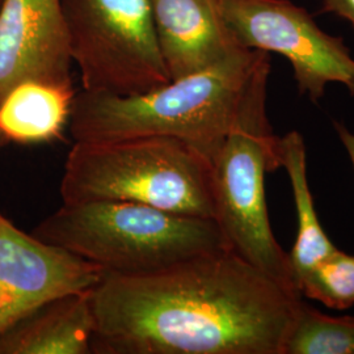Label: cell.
<instances>
[{
    "mask_svg": "<svg viewBox=\"0 0 354 354\" xmlns=\"http://www.w3.org/2000/svg\"><path fill=\"white\" fill-rule=\"evenodd\" d=\"M301 294L230 250L92 289V354H283Z\"/></svg>",
    "mask_w": 354,
    "mask_h": 354,
    "instance_id": "cell-1",
    "label": "cell"
},
{
    "mask_svg": "<svg viewBox=\"0 0 354 354\" xmlns=\"http://www.w3.org/2000/svg\"><path fill=\"white\" fill-rule=\"evenodd\" d=\"M263 50L239 48L225 59L130 96L76 92L68 131L74 142L169 137L213 162L260 67Z\"/></svg>",
    "mask_w": 354,
    "mask_h": 354,
    "instance_id": "cell-2",
    "label": "cell"
},
{
    "mask_svg": "<svg viewBox=\"0 0 354 354\" xmlns=\"http://www.w3.org/2000/svg\"><path fill=\"white\" fill-rule=\"evenodd\" d=\"M59 194L62 203L118 201L214 216L210 160L169 137L74 142Z\"/></svg>",
    "mask_w": 354,
    "mask_h": 354,
    "instance_id": "cell-3",
    "label": "cell"
},
{
    "mask_svg": "<svg viewBox=\"0 0 354 354\" xmlns=\"http://www.w3.org/2000/svg\"><path fill=\"white\" fill-rule=\"evenodd\" d=\"M32 234L105 274L146 273L227 248L213 218L118 201L62 203Z\"/></svg>",
    "mask_w": 354,
    "mask_h": 354,
    "instance_id": "cell-4",
    "label": "cell"
},
{
    "mask_svg": "<svg viewBox=\"0 0 354 354\" xmlns=\"http://www.w3.org/2000/svg\"><path fill=\"white\" fill-rule=\"evenodd\" d=\"M269 75L270 59L257 71L212 162L213 219L231 252L299 294L291 277L289 254L273 235L266 207V175L281 167L279 137L266 115Z\"/></svg>",
    "mask_w": 354,
    "mask_h": 354,
    "instance_id": "cell-5",
    "label": "cell"
},
{
    "mask_svg": "<svg viewBox=\"0 0 354 354\" xmlns=\"http://www.w3.org/2000/svg\"><path fill=\"white\" fill-rule=\"evenodd\" d=\"M82 89L137 95L171 82L155 33L151 0H61Z\"/></svg>",
    "mask_w": 354,
    "mask_h": 354,
    "instance_id": "cell-6",
    "label": "cell"
},
{
    "mask_svg": "<svg viewBox=\"0 0 354 354\" xmlns=\"http://www.w3.org/2000/svg\"><path fill=\"white\" fill-rule=\"evenodd\" d=\"M221 16L244 49L277 53L290 62L301 95L317 102L329 83L354 96V59L342 37L320 29L290 0H218Z\"/></svg>",
    "mask_w": 354,
    "mask_h": 354,
    "instance_id": "cell-7",
    "label": "cell"
},
{
    "mask_svg": "<svg viewBox=\"0 0 354 354\" xmlns=\"http://www.w3.org/2000/svg\"><path fill=\"white\" fill-rule=\"evenodd\" d=\"M102 268L16 227L0 210V337L53 298L93 289Z\"/></svg>",
    "mask_w": 354,
    "mask_h": 354,
    "instance_id": "cell-8",
    "label": "cell"
},
{
    "mask_svg": "<svg viewBox=\"0 0 354 354\" xmlns=\"http://www.w3.org/2000/svg\"><path fill=\"white\" fill-rule=\"evenodd\" d=\"M61 0H0V100L16 84H73Z\"/></svg>",
    "mask_w": 354,
    "mask_h": 354,
    "instance_id": "cell-9",
    "label": "cell"
},
{
    "mask_svg": "<svg viewBox=\"0 0 354 354\" xmlns=\"http://www.w3.org/2000/svg\"><path fill=\"white\" fill-rule=\"evenodd\" d=\"M158 45L171 80L225 59L241 46L228 32L218 0H151Z\"/></svg>",
    "mask_w": 354,
    "mask_h": 354,
    "instance_id": "cell-10",
    "label": "cell"
},
{
    "mask_svg": "<svg viewBox=\"0 0 354 354\" xmlns=\"http://www.w3.org/2000/svg\"><path fill=\"white\" fill-rule=\"evenodd\" d=\"M95 311L91 290L38 306L0 337V354H92Z\"/></svg>",
    "mask_w": 354,
    "mask_h": 354,
    "instance_id": "cell-11",
    "label": "cell"
},
{
    "mask_svg": "<svg viewBox=\"0 0 354 354\" xmlns=\"http://www.w3.org/2000/svg\"><path fill=\"white\" fill-rule=\"evenodd\" d=\"M74 86L26 80L0 100V147L64 140L68 130Z\"/></svg>",
    "mask_w": 354,
    "mask_h": 354,
    "instance_id": "cell-12",
    "label": "cell"
},
{
    "mask_svg": "<svg viewBox=\"0 0 354 354\" xmlns=\"http://www.w3.org/2000/svg\"><path fill=\"white\" fill-rule=\"evenodd\" d=\"M279 158L281 167L286 169L290 178L298 219L297 239L291 252L288 253L291 277L298 290V283L304 273L337 251V248L329 241L317 219L314 198L307 180L306 146L304 137L298 131H290L279 137Z\"/></svg>",
    "mask_w": 354,
    "mask_h": 354,
    "instance_id": "cell-13",
    "label": "cell"
},
{
    "mask_svg": "<svg viewBox=\"0 0 354 354\" xmlns=\"http://www.w3.org/2000/svg\"><path fill=\"white\" fill-rule=\"evenodd\" d=\"M283 354H354V317H329L301 299Z\"/></svg>",
    "mask_w": 354,
    "mask_h": 354,
    "instance_id": "cell-14",
    "label": "cell"
},
{
    "mask_svg": "<svg viewBox=\"0 0 354 354\" xmlns=\"http://www.w3.org/2000/svg\"><path fill=\"white\" fill-rule=\"evenodd\" d=\"M301 295L329 308L354 306V254L335 251L306 272L298 283Z\"/></svg>",
    "mask_w": 354,
    "mask_h": 354,
    "instance_id": "cell-15",
    "label": "cell"
},
{
    "mask_svg": "<svg viewBox=\"0 0 354 354\" xmlns=\"http://www.w3.org/2000/svg\"><path fill=\"white\" fill-rule=\"evenodd\" d=\"M322 11L346 20L354 29V0H320Z\"/></svg>",
    "mask_w": 354,
    "mask_h": 354,
    "instance_id": "cell-16",
    "label": "cell"
},
{
    "mask_svg": "<svg viewBox=\"0 0 354 354\" xmlns=\"http://www.w3.org/2000/svg\"><path fill=\"white\" fill-rule=\"evenodd\" d=\"M333 125H335L336 133H337L339 138L342 140L344 147L346 149V152H348V155L351 158V162H352V165H353L354 168V134L348 130V127L342 125L340 122H335Z\"/></svg>",
    "mask_w": 354,
    "mask_h": 354,
    "instance_id": "cell-17",
    "label": "cell"
}]
</instances>
